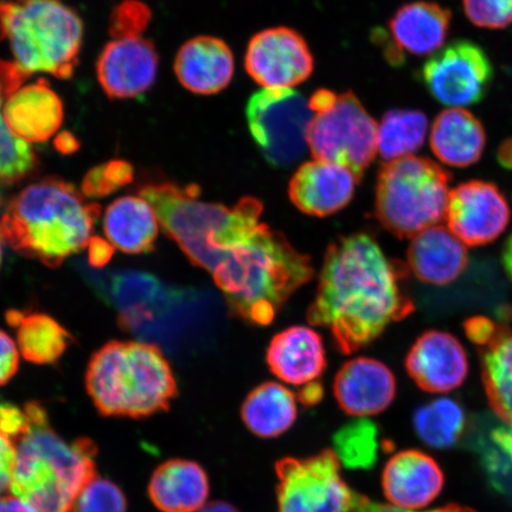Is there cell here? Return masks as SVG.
Returning <instances> with one entry per match:
<instances>
[{"label": "cell", "instance_id": "obj_1", "mask_svg": "<svg viewBox=\"0 0 512 512\" xmlns=\"http://www.w3.org/2000/svg\"><path fill=\"white\" fill-rule=\"evenodd\" d=\"M405 275L373 236H342L326 249L307 322L328 329L339 352L354 354L414 311L403 290Z\"/></svg>", "mask_w": 512, "mask_h": 512}, {"label": "cell", "instance_id": "obj_2", "mask_svg": "<svg viewBox=\"0 0 512 512\" xmlns=\"http://www.w3.org/2000/svg\"><path fill=\"white\" fill-rule=\"evenodd\" d=\"M211 275L230 315L266 326L294 292L310 283L315 271L309 256L297 251L278 230L261 223L229 249Z\"/></svg>", "mask_w": 512, "mask_h": 512}, {"label": "cell", "instance_id": "obj_3", "mask_svg": "<svg viewBox=\"0 0 512 512\" xmlns=\"http://www.w3.org/2000/svg\"><path fill=\"white\" fill-rule=\"evenodd\" d=\"M101 215L66 181L47 177L12 197L0 217L5 243L25 258L56 268L87 248Z\"/></svg>", "mask_w": 512, "mask_h": 512}, {"label": "cell", "instance_id": "obj_4", "mask_svg": "<svg viewBox=\"0 0 512 512\" xmlns=\"http://www.w3.org/2000/svg\"><path fill=\"white\" fill-rule=\"evenodd\" d=\"M24 409L28 427L17 441L11 494L37 512H69L83 486L96 476V447L89 439H63L37 403Z\"/></svg>", "mask_w": 512, "mask_h": 512}, {"label": "cell", "instance_id": "obj_5", "mask_svg": "<svg viewBox=\"0 0 512 512\" xmlns=\"http://www.w3.org/2000/svg\"><path fill=\"white\" fill-rule=\"evenodd\" d=\"M139 195L151 204L158 222L192 265L214 272L227 249L261 220L264 206L254 197L242 198L233 207L201 200L195 184L172 182L144 185Z\"/></svg>", "mask_w": 512, "mask_h": 512}, {"label": "cell", "instance_id": "obj_6", "mask_svg": "<svg viewBox=\"0 0 512 512\" xmlns=\"http://www.w3.org/2000/svg\"><path fill=\"white\" fill-rule=\"evenodd\" d=\"M86 387L105 416L147 418L165 411L177 396L170 363L156 344L112 341L89 361Z\"/></svg>", "mask_w": 512, "mask_h": 512}, {"label": "cell", "instance_id": "obj_7", "mask_svg": "<svg viewBox=\"0 0 512 512\" xmlns=\"http://www.w3.org/2000/svg\"><path fill=\"white\" fill-rule=\"evenodd\" d=\"M81 17L62 0H16L0 4V40L28 75L72 78L83 44Z\"/></svg>", "mask_w": 512, "mask_h": 512}, {"label": "cell", "instance_id": "obj_8", "mask_svg": "<svg viewBox=\"0 0 512 512\" xmlns=\"http://www.w3.org/2000/svg\"><path fill=\"white\" fill-rule=\"evenodd\" d=\"M451 175L433 160L409 156L383 163L377 176L375 214L399 239L414 238L446 219Z\"/></svg>", "mask_w": 512, "mask_h": 512}, {"label": "cell", "instance_id": "obj_9", "mask_svg": "<svg viewBox=\"0 0 512 512\" xmlns=\"http://www.w3.org/2000/svg\"><path fill=\"white\" fill-rule=\"evenodd\" d=\"M247 123L256 146L274 168H290L309 150V101L292 88L262 89L248 101Z\"/></svg>", "mask_w": 512, "mask_h": 512}, {"label": "cell", "instance_id": "obj_10", "mask_svg": "<svg viewBox=\"0 0 512 512\" xmlns=\"http://www.w3.org/2000/svg\"><path fill=\"white\" fill-rule=\"evenodd\" d=\"M307 142L313 158L350 169L361 179L377 153V124L352 92L313 114Z\"/></svg>", "mask_w": 512, "mask_h": 512}, {"label": "cell", "instance_id": "obj_11", "mask_svg": "<svg viewBox=\"0 0 512 512\" xmlns=\"http://www.w3.org/2000/svg\"><path fill=\"white\" fill-rule=\"evenodd\" d=\"M332 450L307 458L287 457L275 465L277 512H352L354 491Z\"/></svg>", "mask_w": 512, "mask_h": 512}, {"label": "cell", "instance_id": "obj_12", "mask_svg": "<svg viewBox=\"0 0 512 512\" xmlns=\"http://www.w3.org/2000/svg\"><path fill=\"white\" fill-rule=\"evenodd\" d=\"M420 79L440 104L464 107L485 98L494 67L478 44L459 40L433 54L422 67Z\"/></svg>", "mask_w": 512, "mask_h": 512}, {"label": "cell", "instance_id": "obj_13", "mask_svg": "<svg viewBox=\"0 0 512 512\" xmlns=\"http://www.w3.org/2000/svg\"><path fill=\"white\" fill-rule=\"evenodd\" d=\"M245 67L251 78L268 89L293 88L310 78L315 61L305 38L280 27L256 34L248 44Z\"/></svg>", "mask_w": 512, "mask_h": 512}, {"label": "cell", "instance_id": "obj_14", "mask_svg": "<svg viewBox=\"0 0 512 512\" xmlns=\"http://www.w3.org/2000/svg\"><path fill=\"white\" fill-rule=\"evenodd\" d=\"M507 198L494 183L470 181L451 191L446 213L448 229L466 246L489 245L510 222Z\"/></svg>", "mask_w": 512, "mask_h": 512}, {"label": "cell", "instance_id": "obj_15", "mask_svg": "<svg viewBox=\"0 0 512 512\" xmlns=\"http://www.w3.org/2000/svg\"><path fill=\"white\" fill-rule=\"evenodd\" d=\"M158 63L155 46L143 36L113 38L96 62V76L108 98L133 99L153 86Z\"/></svg>", "mask_w": 512, "mask_h": 512}, {"label": "cell", "instance_id": "obj_16", "mask_svg": "<svg viewBox=\"0 0 512 512\" xmlns=\"http://www.w3.org/2000/svg\"><path fill=\"white\" fill-rule=\"evenodd\" d=\"M406 370L421 390L445 394L462 386L469 373L463 345L448 332H424L409 350Z\"/></svg>", "mask_w": 512, "mask_h": 512}, {"label": "cell", "instance_id": "obj_17", "mask_svg": "<svg viewBox=\"0 0 512 512\" xmlns=\"http://www.w3.org/2000/svg\"><path fill=\"white\" fill-rule=\"evenodd\" d=\"M182 293V288L166 286L153 274L123 271L108 281L106 298L119 312L121 329L138 332L168 313Z\"/></svg>", "mask_w": 512, "mask_h": 512}, {"label": "cell", "instance_id": "obj_18", "mask_svg": "<svg viewBox=\"0 0 512 512\" xmlns=\"http://www.w3.org/2000/svg\"><path fill=\"white\" fill-rule=\"evenodd\" d=\"M360 182L345 166L316 159L300 165L288 184V196L302 213L326 217L348 206Z\"/></svg>", "mask_w": 512, "mask_h": 512}, {"label": "cell", "instance_id": "obj_19", "mask_svg": "<svg viewBox=\"0 0 512 512\" xmlns=\"http://www.w3.org/2000/svg\"><path fill=\"white\" fill-rule=\"evenodd\" d=\"M334 394L338 406L352 418H371L394 402L395 376L386 364L374 358H354L339 369Z\"/></svg>", "mask_w": 512, "mask_h": 512}, {"label": "cell", "instance_id": "obj_20", "mask_svg": "<svg viewBox=\"0 0 512 512\" xmlns=\"http://www.w3.org/2000/svg\"><path fill=\"white\" fill-rule=\"evenodd\" d=\"M443 470L427 453L405 450L396 453L384 466L382 490L388 504L403 510L428 507L443 491Z\"/></svg>", "mask_w": 512, "mask_h": 512}, {"label": "cell", "instance_id": "obj_21", "mask_svg": "<svg viewBox=\"0 0 512 512\" xmlns=\"http://www.w3.org/2000/svg\"><path fill=\"white\" fill-rule=\"evenodd\" d=\"M2 117L9 130L25 142L46 143L63 124V102L47 81L38 80L19 87L6 99Z\"/></svg>", "mask_w": 512, "mask_h": 512}, {"label": "cell", "instance_id": "obj_22", "mask_svg": "<svg viewBox=\"0 0 512 512\" xmlns=\"http://www.w3.org/2000/svg\"><path fill=\"white\" fill-rule=\"evenodd\" d=\"M450 10L432 2L401 6L389 21V61L399 62L403 51L414 56L437 53L450 31Z\"/></svg>", "mask_w": 512, "mask_h": 512}, {"label": "cell", "instance_id": "obj_23", "mask_svg": "<svg viewBox=\"0 0 512 512\" xmlns=\"http://www.w3.org/2000/svg\"><path fill=\"white\" fill-rule=\"evenodd\" d=\"M266 360L277 379L296 387L319 381L328 363L322 337L307 326H291L275 335Z\"/></svg>", "mask_w": 512, "mask_h": 512}, {"label": "cell", "instance_id": "obj_24", "mask_svg": "<svg viewBox=\"0 0 512 512\" xmlns=\"http://www.w3.org/2000/svg\"><path fill=\"white\" fill-rule=\"evenodd\" d=\"M232 50L220 38L200 36L185 42L178 50L175 73L189 92L214 95L229 86L234 76Z\"/></svg>", "mask_w": 512, "mask_h": 512}, {"label": "cell", "instance_id": "obj_25", "mask_svg": "<svg viewBox=\"0 0 512 512\" xmlns=\"http://www.w3.org/2000/svg\"><path fill=\"white\" fill-rule=\"evenodd\" d=\"M407 256L415 277L428 285H450L469 265L465 243L443 226H434L415 235Z\"/></svg>", "mask_w": 512, "mask_h": 512}, {"label": "cell", "instance_id": "obj_26", "mask_svg": "<svg viewBox=\"0 0 512 512\" xmlns=\"http://www.w3.org/2000/svg\"><path fill=\"white\" fill-rule=\"evenodd\" d=\"M210 484L200 464L172 459L158 466L150 480L149 496L162 512H197L208 503Z\"/></svg>", "mask_w": 512, "mask_h": 512}, {"label": "cell", "instance_id": "obj_27", "mask_svg": "<svg viewBox=\"0 0 512 512\" xmlns=\"http://www.w3.org/2000/svg\"><path fill=\"white\" fill-rule=\"evenodd\" d=\"M485 145L482 123L464 108H448L435 118L431 149L440 162L453 168H467L482 157Z\"/></svg>", "mask_w": 512, "mask_h": 512}, {"label": "cell", "instance_id": "obj_28", "mask_svg": "<svg viewBox=\"0 0 512 512\" xmlns=\"http://www.w3.org/2000/svg\"><path fill=\"white\" fill-rule=\"evenodd\" d=\"M104 232L114 248L127 254L152 251L158 238V219L142 196H126L108 206Z\"/></svg>", "mask_w": 512, "mask_h": 512}, {"label": "cell", "instance_id": "obj_29", "mask_svg": "<svg viewBox=\"0 0 512 512\" xmlns=\"http://www.w3.org/2000/svg\"><path fill=\"white\" fill-rule=\"evenodd\" d=\"M247 430L262 439L290 431L298 418V396L284 384L265 382L247 395L241 406Z\"/></svg>", "mask_w": 512, "mask_h": 512}, {"label": "cell", "instance_id": "obj_30", "mask_svg": "<svg viewBox=\"0 0 512 512\" xmlns=\"http://www.w3.org/2000/svg\"><path fill=\"white\" fill-rule=\"evenodd\" d=\"M9 324L17 326V343L25 360L35 364H53L60 360L74 338L54 318L43 313L23 315L10 311Z\"/></svg>", "mask_w": 512, "mask_h": 512}, {"label": "cell", "instance_id": "obj_31", "mask_svg": "<svg viewBox=\"0 0 512 512\" xmlns=\"http://www.w3.org/2000/svg\"><path fill=\"white\" fill-rule=\"evenodd\" d=\"M482 379L492 411L512 426V335L507 332L480 352Z\"/></svg>", "mask_w": 512, "mask_h": 512}, {"label": "cell", "instance_id": "obj_32", "mask_svg": "<svg viewBox=\"0 0 512 512\" xmlns=\"http://www.w3.org/2000/svg\"><path fill=\"white\" fill-rule=\"evenodd\" d=\"M428 120L424 113L414 110H390L377 126V151L390 160L412 156L424 145Z\"/></svg>", "mask_w": 512, "mask_h": 512}, {"label": "cell", "instance_id": "obj_33", "mask_svg": "<svg viewBox=\"0 0 512 512\" xmlns=\"http://www.w3.org/2000/svg\"><path fill=\"white\" fill-rule=\"evenodd\" d=\"M416 434L427 446L446 450L458 443L465 431V414L459 403L441 398L416 409L413 415Z\"/></svg>", "mask_w": 512, "mask_h": 512}, {"label": "cell", "instance_id": "obj_34", "mask_svg": "<svg viewBox=\"0 0 512 512\" xmlns=\"http://www.w3.org/2000/svg\"><path fill=\"white\" fill-rule=\"evenodd\" d=\"M332 445L339 464L352 470L371 469L383 447L379 427L370 418H355L339 428Z\"/></svg>", "mask_w": 512, "mask_h": 512}, {"label": "cell", "instance_id": "obj_35", "mask_svg": "<svg viewBox=\"0 0 512 512\" xmlns=\"http://www.w3.org/2000/svg\"><path fill=\"white\" fill-rule=\"evenodd\" d=\"M37 157L30 143L12 133L0 120V184L23 181L36 169Z\"/></svg>", "mask_w": 512, "mask_h": 512}, {"label": "cell", "instance_id": "obj_36", "mask_svg": "<svg viewBox=\"0 0 512 512\" xmlns=\"http://www.w3.org/2000/svg\"><path fill=\"white\" fill-rule=\"evenodd\" d=\"M27 427L28 415L25 409L0 403V496L10 490L17 441Z\"/></svg>", "mask_w": 512, "mask_h": 512}, {"label": "cell", "instance_id": "obj_37", "mask_svg": "<svg viewBox=\"0 0 512 512\" xmlns=\"http://www.w3.org/2000/svg\"><path fill=\"white\" fill-rule=\"evenodd\" d=\"M127 501L118 485L96 475L83 486L69 512H126Z\"/></svg>", "mask_w": 512, "mask_h": 512}, {"label": "cell", "instance_id": "obj_38", "mask_svg": "<svg viewBox=\"0 0 512 512\" xmlns=\"http://www.w3.org/2000/svg\"><path fill=\"white\" fill-rule=\"evenodd\" d=\"M133 166L126 160L113 159L89 170L83 178L82 194L101 198L113 194L133 181Z\"/></svg>", "mask_w": 512, "mask_h": 512}, {"label": "cell", "instance_id": "obj_39", "mask_svg": "<svg viewBox=\"0 0 512 512\" xmlns=\"http://www.w3.org/2000/svg\"><path fill=\"white\" fill-rule=\"evenodd\" d=\"M467 18L478 28L504 29L512 22V0H463Z\"/></svg>", "mask_w": 512, "mask_h": 512}, {"label": "cell", "instance_id": "obj_40", "mask_svg": "<svg viewBox=\"0 0 512 512\" xmlns=\"http://www.w3.org/2000/svg\"><path fill=\"white\" fill-rule=\"evenodd\" d=\"M151 21V10L139 0H125L114 9L110 32L113 38L142 36Z\"/></svg>", "mask_w": 512, "mask_h": 512}, {"label": "cell", "instance_id": "obj_41", "mask_svg": "<svg viewBox=\"0 0 512 512\" xmlns=\"http://www.w3.org/2000/svg\"><path fill=\"white\" fill-rule=\"evenodd\" d=\"M465 334L472 343L479 347H488L496 339L507 334L504 326H498L494 320L483 316L471 317L464 323Z\"/></svg>", "mask_w": 512, "mask_h": 512}, {"label": "cell", "instance_id": "obj_42", "mask_svg": "<svg viewBox=\"0 0 512 512\" xmlns=\"http://www.w3.org/2000/svg\"><path fill=\"white\" fill-rule=\"evenodd\" d=\"M491 443L494 445V465H489L491 470H503L512 472V426L503 425L495 428L491 433Z\"/></svg>", "mask_w": 512, "mask_h": 512}, {"label": "cell", "instance_id": "obj_43", "mask_svg": "<svg viewBox=\"0 0 512 512\" xmlns=\"http://www.w3.org/2000/svg\"><path fill=\"white\" fill-rule=\"evenodd\" d=\"M29 76L15 62L0 60V120L6 99L23 86V82Z\"/></svg>", "mask_w": 512, "mask_h": 512}, {"label": "cell", "instance_id": "obj_44", "mask_svg": "<svg viewBox=\"0 0 512 512\" xmlns=\"http://www.w3.org/2000/svg\"><path fill=\"white\" fill-rule=\"evenodd\" d=\"M19 356L11 337L0 330V387L8 383L18 371Z\"/></svg>", "mask_w": 512, "mask_h": 512}, {"label": "cell", "instance_id": "obj_45", "mask_svg": "<svg viewBox=\"0 0 512 512\" xmlns=\"http://www.w3.org/2000/svg\"><path fill=\"white\" fill-rule=\"evenodd\" d=\"M352 512H420L413 510H403L388 503H379L373 501L366 496L356 495V501L354 505V511ZM422 512H477L471 508L462 507L458 504H448L446 507L438 508L434 510L422 511Z\"/></svg>", "mask_w": 512, "mask_h": 512}, {"label": "cell", "instance_id": "obj_46", "mask_svg": "<svg viewBox=\"0 0 512 512\" xmlns=\"http://www.w3.org/2000/svg\"><path fill=\"white\" fill-rule=\"evenodd\" d=\"M89 264L94 267L105 266L113 255V246L108 245L105 240L92 238L88 245Z\"/></svg>", "mask_w": 512, "mask_h": 512}, {"label": "cell", "instance_id": "obj_47", "mask_svg": "<svg viewBox=\"0 0 512 512\" xmlns=\"http://www.w3.org/2000/svg\"><path fill=\"white\" fill-rule=\"evenodd\" d=\"M0 512H37L23 499L11 495L0 496Z\"/></svg>", "mask_w": 512, "mask_h": 512}, {"label": "cell", "instance_id": "obj_48", "mask_svg": "<svg viewBox=\"0 0 512 512\" xmlns=\"http://www.w3.org/2000/svg\"><path fill=\"white\" fill-rule=\"evenodd\" d=\"M323 398V387L319 381L313 382L310 384H306L300 390L298 399L305 403V405H316L317 402L322 400Z\"/></svg>", "mask_w": 512, "mask_h": 512}, {"label": "cell", "instance_id": "obj_49", "mask_svg": "<svg viewBox=\"0 0 512 512\" xmlns=\"http://www.w3.org/2000/svg\"><path fill=\"white\" fill-rule=\"evenodd\" d=\"M497 159L504 169L512 171V138L504 140L498 147Z\"/></svg>", "mask_w": 512, "mask_h": 512}, {"label": "cell", "instance_id": "obj_50", "mask_svg": "<svg viewBox=\"0 0 512 512\" xmlns=\"http://www.w3.org/2000/svg\"><path fill=\"white\" fill-rule=\"evenodd\" d=\"M56 147L62 153H72L78 150V140L70 133H63L56 139Z\"/></svg>", "mask_w": 512, "mask_h": 512}, {"label": "cell", "instance_id": "obj_51", "mask_svg": "<svg viewBox=\"0 0 512 512\" xmlns=\"http://www.w3.org/2000/svg\"><path fill=\"white\" fill-rule=\"evenodd\" d=\"M197 512H240L233 504L222 501L210 502Z\"/></svg>", "mask_w": 512, "mask_h": 512}, {"label": "cell", "instance_id": "obj_52", "mask_svg": "<svg viewBox=\"0 0 512 512\" xmlns=\"http://www.w3.org/2000/svg\"><path fill=\"white\" fill-rule=\"evenodd\" d=\"M503 265L505 271H507L509 277L512 280V234L507 243H505L503 251Z\"/></svg>", "mask_w": 512, "mask_h": 512}, {"label": "cell", "instance_id": "obj_53", "mask_svg": "<svg viewBox=\"0 0 512 512\" xmlns=\"http://www.w3.org/2000/svg\"><path fill=\"white\" fill-rule=\"evenodd\" d=\"M4 243L3 234L0 232V265H2Z\"/></svg>", "mask_w": 512, "mask_h": 512}]
</instances>
